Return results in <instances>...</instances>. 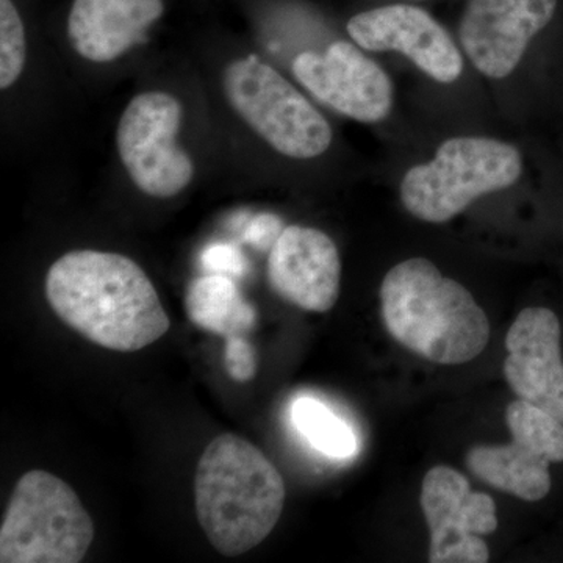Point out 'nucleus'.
Instances as JSON below:
<instances>
[{
  "mask_svg": "<svg viewBox=\"0 0 563 563\" xmlns=\"http://www.w3.org/2000/svg\"><path fill=\"white\" fill-rule=\"evenodd\" d=\"M46 298L65 324L106 350H143L172 325L147 274L114 252L63 255L47 272Z\"/></svg>",
  "mask_w": 563,
  "mask_h": 563,
  "instance_id": "f257e3e1",
  "label": "nucleus"
},
{
  "mask_svg": "<svg viewBox=\"0 0 563 563\" xmlns=\"http://www.w3.org/2000/svg\"><path fill=\"white\" fill-rule=\"evenodd\" d=\"M380 313L396 342L439 365L472 362L490 340V322L472 292L428 258L393 266L380 285Z\"/></svg>",
  "mask_w": 563,
  "mask_h": 563,
  "instance_id": "f03ea898",
  "label": "nucleus"
},
{
  "mask_svg": "<svg viewBox=\"0 0 563 563\" xmlns=\"http://www.w3.org/2000/svg\"><path fill=\"white\" fill-rule=\"evenodd\" d=\"M285 484L279 470L235 433L207 444L195 477L199 525L218 553L246 554L276 528L284 512Z\"/></svg>",
  "mask_w": 563,
  "mask_h": 563,
  "instance_id": "7ed1b4c3",
  "label": "nucleus"
},
{
  "mask_svg": "<svg viewBox=\"0 0 563 563\" xmlns=\"http://www.w3.org/2000/svg\"><path fill=\"white\" fill-rule=\"evenodd\" d=\"M523 158L512 144L457 136L444 141L432 162L413 166L401 181L402 206L418 220L446 222L481 196L512 187Z\"/></svg>",
  "mask_w": 563,
  "mask_h": 563,
  "instance_id": "20e7f679",
  "label": "nucleus"
},
{
  "mask_svg": "<svg viewBox=\"0 0 563 563\" xmlns=\"http://www.w3.org/2000/svg\"><path fill=\"white\" fill-rule=\"evenodd\" d=\"M92 540L90 514L60 477L32 470L14 485L0 526V562L77 563Z\"/></svg>",
  "mask_w": 563,
  "mask_h": 563,
  "instance_id": "39448f33",
  "label": "nucleus"
},
{
  "mask_svg": "<svg viewBox=\"0 0 563 563\" xmlns=\"http://www.w3.org/2000/svg\"><path fill=\"white\" fill-rule=\"evenodd\" d=\"M222 85L232 109L279 154L307 161L331 146L325 118L257 55L232 62Z\"/></svg>",
  "mask_w": 563,
  "mask_h": 563,
  "instance_id": "423d86ee",
  "label": "nucleus"
},
{
  "mask_svg": "<svg viewBox=\"0 0 563 563\" xmlns=\"http://www.w3.org/2000/svg\"><path fill=\"white\" fill-rule=\"evenodd\" d=\"M180 102L168 92L150 91L133 98L117 131L118 154L125 172L152 198H173L190 185L195 166L177 146Z\"/></svg>",
  "mask_w": 563,
  "mask_h": 563,
  "instance_id": "0eeeda50",
  "label": "nucleus"
},
{
  "mask_svg": "<svg viewBox=\"0 0 563 563\" xmlns=\"http://www.w3.org/2000/svg\"><path fill=\"white\" fill-rule=\"evenodd\" d=\"M506 422L512 442L473 448L466 466L498 490L540 501L551 490V463L563 462V422L523 399L507 406Z\"/></svg>",
  "mask_w": 563,
  "mask_h": 563,
  "instance_id": "6e6552de",
  "label": "nucleus"
},
{
  "mask_svg": "<svg viewBox=\"0 0 563 563\" xmlns=\"http://www.w3.org/2000/svg\"><path fill=\"white\" fill-rule=\"evenodd\" d=\"M420 503L431 532L429 562H488L490 551L481 537L498 529L496 504L490 496L473 492L457 470L439 465L426 474Z\"/></svg>",
  "mask_w": 563,
  "mask_h": 563,
  "instance_id": "1a4fd4ad",
  "label": "nucleus"
},
{
  "mask_svg": "<svg viewBox=\"0 0 563 563\" xmlns=\"http://www.w3.org/2000/svg\"><path fill=\"white\" fill-rule=\"evenodd\" d=\"M292 74L313 98L351 120L379 122L391 111L390 77L346 41L332 43L324 54L302 52Z\"/></svg>",
  "mask_w": 563,
  "mask_h": 563,
  "instance_id": "9d476101",
  "label": "nucleus"
},
{
  "mask_svg": "<svg viewBox=\"0 0 563 563\" xmlns=\"http://www.w3.org/2000/svg\"><path fill=\"white\" fill-rule=\"evenodd\" d=\"M555 7L558 0H468L459 27L462 49L484 76L504 79L553 20Z\"/></svg>",
  "mask_w": 563,
  "mask_h": 563,
  "instance_id": "9b49d317",
  "label": "nucleus"
},
{
  "mask_svg": "<svg viewBox=\"0 0 563 563\" xmlns=\"http://www.w3.org/2000/svg\"><path fill=\"white\" fill-rule=\"evenodd\" d=\"M346 29L362 49L399 52L440 84H453L462 76L459 47L450 33L420 7L387 5L363 11L351 18Z\"/></svg>",
  "mask_w": 563,
  "mask_h": 563,
  "instance_id": "f8f14e48",
  "label": "nucleus"
},
{
  "mask_svg": "<svg viewBox=\"0 0 563 563\" xmlns=\"http://www.w3.org/2000/svg\"><path fill=\"white\" fill-rule=\"evenodd\" d=\"M561 335V321L553 310H521L507 332L504 376L518 399L563 422Z\"/></svg>",
  "mask_w": 563,
  "mask_h": 563,
  "instance_id": "ddd939ff",
  "label": "nucleus"
},
{
  "mask_svg": "<svg viewBox=\"0 0 563 563\" xmlns=\"http://www.w3.org/2000/svg\"><path fill=\"white\" fill-rule=\"evenodd\" d=\"M268 282L276 295L307 312H329L340 296L342 261L331 236L288 225L269 251Z\"/></svg>",
  "mask_w": 563,
  "mask_h": 563,
  "instance_id": "4468645a",
  "label": "nucleus"
},
{
  "mask_svg": "<svg viewBox=\"0 0 563 563\" xmlns=\"http://www.w3.org/2000/svg\"><path fill=\"white\" fill-rule=\"evenodd\" d=\"M163 11V0H74L68 18L69 44L87 60H117L143 41Z\"/></svg>",
  "mask_w": 563,
  "mask_h": 563,
  "instance_id": "2eb2a0df",
  "label": "nucleus"
},
{
  "mask_svg": "<svg viewBox=\"0 0 563 563\" xmlns=\"http://www.w3.org/2000/svg\"><path fill=\"white\" fill-rule=\"evenodd\" d=\"M185 310L192 324L214 335H244L254 329L257 310L232 277L207 274L188 285Z\"/></svg>",
  "mask_w": 563,
  "mask_h": 563,
  "instance_id": "dca6fc26",
  "label": "nucleus"
},
{
  "mask_svg": "<svg viewBox=\"0 0 563 563\" xmlns=\"http://www.w3.org/2000/svg\"><path fill=\"white\" fill-rule=\"evenodd\" d=\"M291 417L303 439L328 457L347 459L357 453V437L350 424L318 399H296Z\"/></svg>",
  "mask_w": 563,
  "mask_h": 563,
  "instance_id": "f3484780",
  "label": "nucleus"
},
{
  "mask_svg": "<svg viewBox=\"0 0 563 563\" xmlns=\"http://www.w3.org/2000/svg\"><path fill=\"white\" fill-rule=\"evenodd\" d=\"M27 46L24 24L11 0H0V88L7 90L24 69Z\"/></svg>",
  "mask_w": 563,
  "mask_h": 563,
  "instance_id": "a211bd4d",
  "label": "nucleus"
},
{
  "mask_svg": "<svg viewBox=\"0 0 563 563\" xmlns=\"http://www.w3.org/2000/svg\"><path fill=\"white\" fill-rule=\"evenodd\" d=\"M225 368L236 383H247L257 373V355L244 335L225 339Z\"/></svg>",
  "mask_w": 563,
  "mask_h": 563,
  "instance_id": "6ab92c4d",
  "label": "nucleus"
},
{
  "mask_svg": "<svg viewBox=\"0 0 563 563\" xmlns=\"http://www.w3.org/2000/svg\"><path fill=\"white\" fill-rule=\"evenodd\" d=\"M202 263L209 274H221L228 277H243L247 269V262L239 247L232 244H213L207 247L202 255Z\"/></svg>",
  "mask_w": 563,
  "mask_h": 563,
  "instance_id": "aec40b11",
  "label": "nucleus"
},
{
  "mask_svg": "<svg viewBox=\"0 0 563 563\" xmlns=\"http://www.w3.org/2000/svg\"><path fill=\"white\" fill-rule=\"evenodd\" d=\"M284 229L279 218L274 217V214L262 213L252 218L250 224L244 229L243 239L244 242L257 247V250L272 251Z\"/></svg>",
  "mask_w": 563,
  "mask_h": 563,
  "instance_id": "412c9836",
  "label": "nucleus"
}]
</instances>
